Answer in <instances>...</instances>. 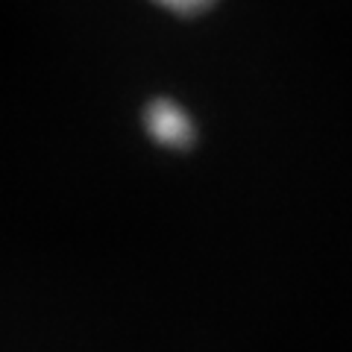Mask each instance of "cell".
<instances>
[{
	"mask_svg": "<svg viewBox=\"0 0 352 352\" xmlns=\"http://www.w3.org/2000/svg\"><path fill=\"white\" fill-rule=\"evenodd\" d=\"M147 129L164 147H185L194 138L191 118L170 100H156L147 109Z\"/></svg>",
	"mask_w": 352,
	"mask_h": 352,
	"instance_id": "obj_1",
	"label": "cell"
},
{
	"mask_svg": "<svg viewBox=\"0 0 352 352\" xmlns=\"http://www.w3.org/2000/svg\"><path fill=\"white\" fill-rule=\"evenodd\" d=\"M159 6L170 9V12H179V15H191V12H200L206 9L208 3H214V0H156Z\"/></svg>",
	"mask_w": 352,
	"mask_h": 352,
	"instance_id": "obj_2",
	"label": "cell"
}]
</instances>
